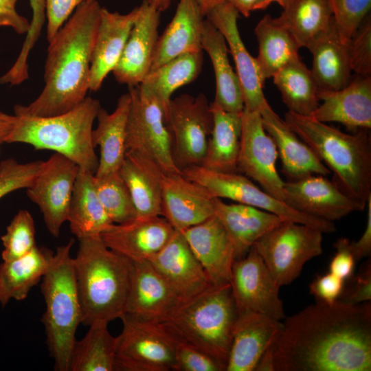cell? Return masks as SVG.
Listing matches in <instances>:
<instances>
[{
  "label": "cell",
  "mask_w": 371,
  "mask_h": 371,
  "mask_svg": "<svg viewBox=\"0 0 371 371\" xmlns=\"http://www.w3.org/2000/svg\"><path fill=\"white\" fill-rule=\"evenodd\" d=\"M345 283L339 300L352 304L370 302L371 264L369 260L357 274H352Z\"/></svg>",
  "instance_id": "49"
},
{
  "label": "cell",
  "mask_w": 371,
  "mask_h": 371,
  "mask_svg": "<svg viewBox=\"0 0 371 371\" xmlns=\"http://www.w3.org/2000/svg\"><path fill=\"white\" fill-rule=\"evenodd\" d=\"M214 212L227 232L236 260L245 256L256 242L284 219L271 212L242 203H226L214 198Z\"/></svg>",
  "instance_id": "29"
},
{
  "label": "cell",
  "mask_w": 371,
  "mask_h": 371,
  "mask_svg": "<svg viewBox=\"0 0 371 371\" xmlns=\"http://www.w3.org/2000/svg\"><path fill=\"white\" fill-rule=\"evenodd\" d=\"M94 182L98 198L113 223L120 224L137 218L136 211L119 171L96 177Z\"/></svg>",
  "instance_id": "42"
},
{
  "label": "cell",
  "mask_w": 371,
  "mask_h": 371,
  "mask_svg": "<svg viewBox=\"0 0 371 371\" xmlns=\"http://www.w3.org/2000/svg\"><path fill=\"white\" fill-rule=\"evenodd\" d=\"M229 283L238 312L253 311L278 320L285 318L280 286L254 247L234 260Z\"/></svg>",
  "instance_id": "15"
},
{
  "label": "cell",
  "mask_w": 371,
  "mask_h": 371,
  "mask_svg": "<svg viewBox=\"0 0 371 371\" xmlns=\"http://www.w3.org/2000/svg\"><path fill=\"white\" fill-rule=\"evenodd\" d=\"M203 51L181 54L149 71L141 83L159 100L167 119L168 108L172 93L193 82L200 74Z\"/></svg>",
  "instance_id": "40"
},
{
  "label": "cell",
  "mask_w": 371,
  "mask_h": 371,
  "mask_svg": "<svg viewBox=\"0 0 371 371\" xmlns=\"http://www.w3.org/2000/svg\"><path fill=\"white\" fill-rule=\"evenodd\" d=\"M175 229L161 216L111 224L101 234L111 250L132 262L148 260L169 241Z\"/></svg>",
  "instance_id": "19"
},
{
  "label": "cell",
  "mask_w": 371,
  "mask_h": 371,
  "mask_svg": "<svg viewBox=\"0 0 371 371\" xmlns=\"http://www.w3.org/2000/svg\"><path fill=\"white\" fill-rule=\"evenodd\" d=\"M367 221L364 232L357 241H350V246L356 261L368 257L371 253V195L368 197Z\"/></svg>",
  "instance_id": "54"
},
{
  "label": "cell",
  "mask_w": 371,
  "mask_h": 371,
  "mask_svg": "<svg viewBox=\"0 0 371 371\" xmlns=\"http://www.w3.org/2000/svg\"><path fill=\"white\" fill-rule=\"evenodd\" d=\"M74 240L56 248L42 278L41 291L45 311L41 322L46 344L56 371H69L71 353L81 324L78 296L71 249Z\"/></svg>",
  "instance_id": "6"
},
{
  "label": "cell",
  "mask_w": 371,
  "mask_h": 371,
  "mask_svg": "<svg viewBox=\"0 0 371 371\" xmlns=\"http://www.w3.org/2000/svg\"><path fill=\"white\" fill-rule=\"evenodd\" d=\"M254 33L258 44L256 60L265 81L300 56V47L293 36L271 15L266 14L260 20Z\"/></svg>",
  "instance_id": "37"
},
{
  "label": "cell",
  "mask_w": 371,
  "mask_h": 371,
  "mask_svg": "<svg viewBox=\"0 0 371 371\" xmlns=\"http://www.w3.org/2000/svg\"><path fill=\"white\" fill-rule=\"evenodd\" d=\"M131 103L128 92L122 95L113 112L100 107L97 115L98 126L93 130V143L100 148L96 177L117 172L126 155V125Z\"/></svg>",
  "instance_id": "31"
},
{
  "label": "cell",
  "mask_w": 371,
  "mask_h": 371,
  "mask_svg": "<svg viewBox=\"0 0 371 371\" xmlns=\"http://www.w3.org/2000/svg\"><path fill=\"white\" fill-rule=\"evenodd\" d=\"M263 126L273 140L287 181L331 172L315 152L290 128L267 103L260 111Z\"/></svg>",
  "instance_id": "27"
},
{
  "label": "cell",
  "mask_w": 371,
  "mask_h": 371,
  "mask_svg": "<svg viewBox=\"0 0 371 371\" xmlns=\"http://www.w3.org/2000/svg\"><path fill=\"white\" fill-rule=\"evenodd\" d=\"M239 13L229 2L216 5L206 15L223 34L236 66L244 100V109L260 112L268 103L263 92L262 79L256 58L247 51L238 27Z\"/></svg>",
  "instance_id": "17"
},
{
  "label": "cell",
  "mask_w": 371,
  "mask_h": 371,
  "mask_svg": "<svg viewBox=\"0 0 371 371\" xmlns=\"http://www.w3.org/2000/svg\"><path fill=\"white\" fill-rule=\"evenodd\" d=\"M276 146L265 131L260 112L243 109L238 170L256 181L263 190L284 202V181L276 167Z\"/></svg>",
  "instance_id": "14"
},
{
  "label": "cell",
  "mask_w": 371,
  "mask_h": 371,
  "mask_svg": "<svg viewBox=\"0 0 371 371\" xmlns=\"http://www.w3.org/2000/svg\"><path fill=\"white\" fill-rule=\"evenodd\" d=\"M32 10L30 29L20 51L19 55L12 66V71L19 76L28 73L27 59L32 48L37 42L45 21V0H29Z\"/></svg>",
  "instance_id": "48"
},
{
  "label": "cell",
  "mask_w": 371,
  "mask_h": 371,
  "mask_svg": "<svg viewBox=\"0 0 371 371\" xmlns=\"http://www.w3.org/2000/svg\"><path fill=\"white\" fill-rule=\"evenodd\" d=\"M15 122V115H9L0 111V144L5 142Z\"/></svg>",
  "instance_id": "55"
},
{
  "label": "cell",
  "mask_w": 371,
  "mask_h": 371,
  "mask_svg": "<svg viewBox=\"0 0 371 371\" xmlns=\"http://www.w3.org/2000/svg\"><path fill=\"white\" fill-rule=\"evenodd\" d=\"M109 322L95 320L80 340H76L71 353L69 371H114L117 336L108 329Z\"/></svg>",
  "instance_id": "38"
},
{
  "label": "cell",
  "mask_w": 371,
  "mask_h": 371,
  "mask_svg": "<svg viewBox=\"0 0 371 371\" xmlns=\"http://www.w3.org/2000/svg\"><path fill=\"white\" fill-rule=\"evenodd\" d=\"M273 371L371 370V304L316 302L284 319Z\"/></svg>",
  "instance_id": "1"
},
{
  "label": "cell",
  "mask_w": 371,
  "mask_h": 371,
  "mask_svg": "<svg viewBox=\"0 0 371 371\" xmlns=\"http://www.w3.org/2000/svg\"><path fill=\"white\" fill-rule=\"evenodd\" d=\"M53 251L36 246L26 255L0 264V304L25 299L47 271Z\"/></svg>",
  "instance_id": "36"
},
{
  "label": "cell",
  "mask_w": 371,
  "mask_h": 371,
  "mask_svg": "<svg viewBox=\"0 0 371 371\" xmlns=\"http://www.w3.org/2000/svg\"><path fill=\"white\" fill-rule=\"evenodd\" d=\"M322 234L312 226L284 220L252 247L281 287L293 282L306 262L322 254Z\"/></svg>",
  "instance_id": "10"
},
{
  "label": "cell",
  "mask_w": 371,
  "mask_h": 371,
  "mask_svg": "<svg viewBox=\"0 0 371 371\" xmlns=\"http://www.w3.org/2000/svg\"><path fill=\"white\" fill-rule=\"evenodd\" d=\"M146 3L161 12L168 9L170 6L172 0H145Z\"/></svg>",
  "instance_id": "58"
},
{
  "label": "cell",
  "mask_w": 371,
  "mask_h": 371,
  "mask_svg": "<svg viewBox=\"0 0 371 371\" xmlns=\"http://www.w3.org/2000/svg\"><path fill=\"white\" fill-rule=\"evenodd\" d=\"M350 243V240L346 238L337 240L334 245L335 254L329 264V272L345 281L353 274L357 262Z\"/></svg>",
  "instance_id": "52"
},
{
  "label": "cell",
  "mask_w": 371,
  "mask_h": 371,
  "mask_svg": "<svg viewBox=\"0 0 371 371\" xmlns=\"http://www.w3.org/2000/svg\"><path fill=\"white\" fill-rule=\"evenodd\" d=\"M167 124L172 138V157L181 170L201 166L213 126L210 104L203 93L183 94L170 101Z\"/></svg>",
  "instance_id": "12"
},
{
  "label": "cell",
  "mask_w": 371,
  "mask_h": 371,
  "mask_svg": "<svg viewBox=\"0 0 371 371\" xmlns=\"http://www.w3.org/2000/svg\"><path fill=\"white\" fill-rule=\"evenodd\" d=\"M345 280L330 273L318 275L309 285V291L318 302L332 304L338 300Z\"/></svg>",
  "instance_id": "51"
},
{
  "label": "cell",
  "mask_w": 371,
  "mask_h": 371,
  "mask_svg": "<svg viewBox=\"0 0 371 371\" xmlns=\"http://www.w3.org/2000/svg\"><path fill=\"white\" fill-rule=\"evenodd\" d=\"M1 144H0V146H1Z\"/></svg>",
  "instance_id": "60"
},
{
  "label": "cell",
  "mask_w": 371,
  "mask_h": 371,
  "mask_svg": "<svg viewBox=\"0 0 371 371\" xmlns=\"http://www.w3.org/2000/svg\"><path fill=\"white\" fill-rule=\"evenodd\" d=\"M139 13V6L126 14L101 8L91 58L89 91H98L116 67Z\"/></svg>",
  "instance_id": "26"
},
{
  "label": "cell",
  "mask_w": 371,
  "mask_h": 371,
  "mask_svg": "<svg viewBox=\"0 0 371 371\" xmlns=\"http://www.w3.org/2000/svg\"><path fill=\"white\" fill-rule=\"evenodd\" d=\"M276 20L306 48L330 27L333 12L329 0H291Z\"/></svg>",
  "instance_id": "41"
},
{
  "label": "cell",
  "mask_w": 371,
  "mask_h": 371,
  "mask_svg": "<svg viewBox=\"0 0 371 371\" xmlns=\"http://www.w3.org/2000/svg\"><path fill=\"white\" fill-rule=\"evenodd\" d=\"M291 0H259L254 8V10H265L271 3L276 2L282 8H284Z\"/></svg>",
  "instance_id": "57"
},
{
  "label": "cell",
  "mask_w": 371,
  "mask_h": 371,
  "mask_svg": "<svg viewBox=\"0 0 371 371\" xmlns=\"http://www.w3.org/2000/svg\"><path fill=\"white\" fill-rule=\"evenodd\" d=\"M73 258L81 324L111 322L125 313L132 261L109 249L100 236L78 239Z\"/></svg>",
  "instance_id": "3"
},
{
  "label": "cell",
  "mask_w": 371,
  "mask_h": 371,
  "mask_svg": "<svg viewBox=\"0 0 371 371\" xmlns=\"http://www.w3.org/2000/svg\"><path fill=\"white\" fill-rule=\"evenodd\" d=\"M333 18L341 38L347 43L371 8V0H329Z\"/></svg>",
  "instance_id": "44"
},
{
  "label": "cell",
  "mask_w": 371,
  "mask_h": 371,
  "mask_svg": "<svg viewBox=\"0 0 371 371\" xmlns=\"http://www.w3.org/2000/svg\"><path fill=\"white\" fill-rule=\"evenodd\" d=\"M204 16L196 0H179L174 16L159 36L150 71L181 54L202 51Z\"/></svg>",
  "instance_id": "28"
},
{
  "label": "cell",
  "mask_w": 371,
  "mask_h": 371,
  "mask_svg": "<svg viewBox=\"0 0 371 371\" xmlns=\"http://www.w3.org/2000/svg\"><path fill=\"white\" fill-rule=\"evenodd\" d=\"M181 232L212 284L228 283L236 253L218 218L214 215Z\"/></svg>",
  "instance_id": "25"
},
{
  "label": "cell",
  "mask_w": 371,
  "mask_h": 371,
  "mask_svg": "<svg viewBox=\"0 0 371 371\" xmlns=\"http://www.w3.org/2000/svg\"><path fill=\"white\" fill-rule=\"evenodd\" d=\"M90 0H45L47 39L49 42L76 8Z\"/></svg>",
  "instance_id": "50"
},
{
  "label": "cell",
  "mask_w": 371,
  "mask_h": 371,
  "mask_svg": "<svg viewBox=\"0 0 371 371\" xmlns=\"http://www.w3.org/2000/svg\"><path fill=\"white\" fill-rule=\"evenodd\" d=\"M284 121L333 172V182L344 193L364 203L371 195V144L368 131L346 133L287 111Z\"/></svg>",
  "instance_id": "4"
},
{
  "label": "cell",
  "mask_w": 371,
  "mask_h": 371,
  "mask_svg": "<svg viewBox=\"0 0 371 371\" xmlns=\"http://www.w3.org/2000/svg\"><path fill=\"white\" fill-rule=\"evenodd\" d=\"M160 14L145 0L139 5V15L112 71L118 82L136 86L141 84L149 73L159 36Z\"/></svg>",
  "instance_id": "21"
},
{
  "label": "cell",
  "mask_w": 371,
  "mask_h": 371,
  "mask_svg": "<svg viewBox=\"0 0 371 371\" xmlns=\"http://www.w3.org/2000/svg\"><path fill=\"white\" fill-rule=\"evenodd\" d=\"M115 370H174L177 334L166 322L138 319L127 313L120 318Z\"/></svg>",
  "instance_id": "9"
},
{
  "label": "cell",
  "mask_w": 371,
  "mask_h": 371,
  "mask_svg": "<svg viewBox=\"0 0 371 371\" xmlns=\"http://www.w3.org/2000/svg\"><path fill=\"white\" fill-rule=\"evenodd\" d=\"M1 239L3 246V261L12 260L30 252L36 246L32 214L26 210H19L7 226L6 232Z\"/></svg>",
  "instance_id": "43"
},
{
  "label": "cell",
  "mask_w": 371,
  "mask_h": 371,
  "mask_svg": "<svg viewBox=\"0 0 371 371\" xmlns=\"http://www.w3.org/2000/svg\"><path fill=\"white\" fill-rule=\"evenodd\" d=\"M17 1L0 0V27H9L19 34H26L30 22L16 11Z\"/></svg>",
  "instance_id": "53"
},
{
  "label": "cell",
  "mask_w": 371,
  "mask_h": 371,
  "mask_svg": "<svg viewBox=\"0 0 371 371\" xmlns=\"http://www.w3.org/2000/svg\"><path fill=\"white\" fill-rule=\"evenodd\" d=\"M101 107L86 97L72 109L49 117L16 115L7 143H24L37 150H50L95 174L98 158L93 143V125Z\"/></svg>",
  "instance_id": "5"
},
{
  "label": "cell",
  "mask_w": 371,
  "mask_h": 371,
  "mask_svg": "<svg viewBox=\"0 0 371 371\" xmlns=\"http://www.w3.org/2000/svg\"><path fill=\"white\" fill-rule=\"evenodd\" d=\"M325 177L313 175L284 181V203L299 212L330 222L364 210L366 203L348 196Z\"/></svg>",
  "instance_id": "16"
},
{
  "label": "cell",
  "mask_w": 371,
  "mask_h": 371,
  "mask_svg": "<svg viewBox=\"0 0 371 371\" xmlns=\"http://www.w3.org/2000/svg\"><path fill=\"white\" fill-rule=\"evenodd\" d=\"M181 302L149 260L132 262L124 313L144 320L165 322Z\"/></svg>",
  "instance_id": "18"
},
{
  "label": "cell",
  "mask_w": 371,
  "mask_h": 371,
  "mask_svg": "<svg viewBox=\"0 0 371 371\" xmlns=\"http://www.w3.org/2000/svg\"><path fill=\"white\" fill-rule=\"evenodd\" d=\"M118 171L131 194L137 218L161 216L164 172L153 161L129 153Z\"/></svg>",
  "instance_id": "33"
},
{
  "label": "cell",
  "mask_w": 371,
  "mask_h": 371,
  "mask_svg": "<svg viewBox=\"0 0 371 371\" xmlns=\"http://www.w3.org/2000/svg\"><path fill=\"white\" fill-rule=\"evenodd\" d=\"M238 310L229 283L210 285L181 302L165 322L183 340L225 367Z\"/></svg>",
  "instance_id": "7"
},
{
  "label": "cell",
  "mask_w": 371,
  "mask_h": 371,
  "mask_svg": "<svg viewBox=\"0 0 371 371\" xmlns=\"http://www.w3.org/2000/svg\"><path fill=\"white\" fill-rule=\"evenodd\" d=\"M131 103L126 125V153L142 156L165 173H181L172 157V138L166 112L144 85L128 86Z\"/></svg>",
  "instance_id": "8"
},
{
  "label": "cell",
  "mask_w": 371,
  "mask_h": 371,
  "mask_svg": "<svg viewBox=\"0 0 371 371\" xmlns=\"http://www.w3.org/2000/svg\"><path fill=\"white\" fill-rule=\"evenodd\" d=\"M272 78L289 111L311 116L319 106L318 87L311 69L300 56L280 68Z\"/></svg>",
  "instance_id": "39"
},
{
  "label": "cell",
  "mask_w": 371,
  "mask_h": 371,
  "mask_svg": "<svg viewBox=\"0 0 371 371\" xmlns=\"http://www.w3.org/2000/svg\"><path fill=\"white\" fill-rule=\"evenodd\" d=\"M213 126L201 166L218 172H238L241 113L228 112L210 104Z\"/></svg>",
  "instance_id": "35"
},
{
  "label": "cell",
  "mask_w": 371,
  "mask_h": 371,
  "mask_svg": "<svg viewBox=\"0 0 371 371\" xmlns=\"http://www.w3.org/2000/svg\"><path fill=\"white\" fill-rule=\"evenodd\" d=\"M200 5L202 12L205 16L218 3V0H196Z\"/></svg>",
  "instance_id": "59"
},
{
  "label": "cell",
  "mask_w": 371,
  "mask_h": 371,
  "mask_svg": "<svg viewBox=\"0 0 371 371\" xmlns=\"http://www.w3.org/2000/svg\"><path fill=\"white\" fill-rule=\"evenodd\" d=\"M306 48L313 56L311 71L319 91H337L350 82L348 42L341 38L333 18L330 27Z\"/></svg>",
  "instance_id": "30"
},
{
  "label": "cell",
  "mask_w": 371,
  "mask_h": 371,
  "mask_svg": "<svg viewBox=\"0 0 371 371\" xmlns=\"http://www.w3.org/2000/svg\"><path fill=\"white\" fill-rule=\"evenodd\" d=\"M201 48L208 54L214 71L216 94L213 102L226 111L241 113L244 109L241 85L229 63L226 41L207 19L204 21Z\"/></svg>",
  "instance_id": "32"
},
{
  "label": "cell",
  "mask_w": 371,
  "mask_h": 371,
  "mask_svg": "<svg viewBox=\"0 0 371 371\" xmlns=\"http://www.w3.org/2000/svg\"><path fill=\"white\" fill-rule=\"evenodd\" d=\"M282 326L280 320L267 315L248 311L238 312L225 371H255Z\"/></svg>",
  "instance_id": "24"
},
{
  "label": "cell",
  "mask_w": 371,
  "mask_h": 371,
  "mask_svg": "<svg viewBox=\"0 0 371 371\" xmlns=\"http://www.w3.org/2000/svg\"><path fill=\"white\" fill-rule=\"evenodd\" d=\"M43 161L19 163L7 159L0 164V199L22 188H27L38 172Z\"/></svg>",
  "instance_id": "45"
},
{
  "label": "cell",
  "mask_w": 371,
  "mask_h": 371,
  "mask_svg": "<svg viewBox=\"0 0 371 371\" xmlns=\"http://www.w3.org/2000/svg\"><path fill=\"white\" fill-rule=\"evenodd\" d=\"M259 0H218L219 2L227 1L231 3L244 16L247 17Z\"/></svg>",
  "instance_id": "56"
},
{
  "label": "cell",
  "mask_w": 371,
  "mask_h": 371,
  "mask_svg": "<svg viewBox=\"0 0 371 371\" xmlns=\"http://www.w3.org/2000/svg\"><path fill=\"white\" fill-rule=\"evenodd\" d=\"M349 63L356 75L371 76V18L368 14L348 41Z\"/></svg>",
  "instance_id": "46"
},
{
  "label": "cell",
  "mask_w": 371,
  "mask_h": 371,
  "mask_svg": "<svg viewBox=\"0 0 371 371\" xmlns=\"http://www.w3.org/2000/svg\"><path fill=\"white\" fill-rule=\"evenodd\" d=\"M320 102L310 116L327 123L337 122L352 133L371 128V76L355 74L337 91L318 93Z\"/></svg>",
  "instance_id": "20"
},
{
  "label": "cell",
  "mask_w": 371,
  "mask_h": 371,
  "mask_svg": "<svg viewBox=\"0 0 371 371\" xmlns=\"http://www.w3.org/2000/svg\"><path fill=\"white\" fill-rule=\"evenodd\" d=\"M101 8L96 0L82 3L48 42L44 87L28 105H15L14 115H56L85 99L89 91L91 58Z\"/></svg>",
  "instance_id": "2"
},
{
  "label": "cell",
  "mask_w": 371,
  "mask_h": 371,
  "mask_svg": "<svg viewBox=\"0 0 371 371\" xmlns=\"http://www.w3.org/2000/svg\"><path fill=\"white\" fill-rule=\"evenodd\" d=\"M177 336L174 370L225 371V367L216 359Z\"/></svg>",
  "instance_id": "47"
},
{
  "label": "cell",
  "mask_w": 371,
  "mask_h": 371,
  "mask_svg": "<svg viewBox=\"0 0 371 371\" xmlns=\"http://www.w3.org/2000/svg\"><path fill=\"white\" fill-rule=\"evenodd\" d=\"M148 260L182 302L212 285L181 231L175 230L166 245Z\"/></svg>",
  "instance_id": "23"
},
{
  "label": "cell",
  "mask_w": 371,
  "mask_h": 371,
  "mask_svg": "<svg viewBox=\"0 0 371 371\" xmlns=\"http://www.w3.org/2000/svg\"><path fill=\"white\" fill-rule=\"evenodd\" d=\"M214 198L182 173H164L161 215L175 230L183 231L214 215Z\"/></svg>",
  "instance_id": "22"
},
{
  "label": "cell",
  "mask_w": 371,
  "mask_h": 371,
  "mask_svg": "<svg viewBox=\"0 0 371 371\" xmlns=\"http://www.w3.org/2000/svg\"><path fill=\"white\" fill-rule=\"evenodd\" d=\"M188 179L204 188L213 198H225L238 203L251 205L273 214L284 220L306 224L322 233L335 232L333 222L299 212L284 202L258 188L247 177L238 172H223L203 166L187 167L181 170Z\"/></svg>",
  "instance_id": "11"
},
{
  "label": "cell",
  "mask_w": 371,
  "mask_h": 371,
  "mask_svg": "<svg viewBox=\"0 0 371 371\" xmlns=\"http://www.w3.org/2000/svg\"><path fill=\"white\" fill-rule=\"evenodd\" d=\"M78 166L71 159L54 153L42 166L30 187L28 198L36 204L45 226L58 237L67 216Z\"/></svg>",
  "instance_id": "13"
},
{
  "label": "cell",
  "mask_w": 371,
  "mask_h": 371,
  "mask_svg": "<svg viewBox=\"0 0 371 371\" xmlns=\"http://www.w3.org/2000/svg\"><path fill=\"white\" fill-rule=\"evenodd\" d=\"M67 221L78 239L100 236L113 223L98 198L94 174L89 170L79 168Z\"/></svg>",
  "instance_id": "34"
}]
</instances>
